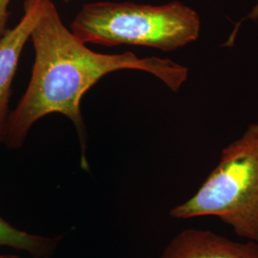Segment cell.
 <instances>
[{
	"label": "cell",
	"mask_w": 258,
	"mask_h": 258,
	"mask_svg": "<svg viewBox=\"0 0 258 258\" xmlns=\"http://www.w3.org/2000/svg\"><path fill=\"white\" fill-rule=\"evenodd\" d=\"M30 40L35 58L31 79L17 106L10 112L2 142L9 149L20 148L37 120L58 113L72 121L78 132L81 167L89 170L86 158L87 132L81 103L84 94L103 77L120 70H139L155 76L178 92L189 70L169 58H141L131 52L102 54L86 46L63 24L52 0H45Z\"/></svg>",
	"instance_id": "1"
},
{
	"label": "cell",
	"mask_w": 258,
	"mask_h": 258,
	"mask_svg": "<svg viewBox=\"0 0 258 258\" xmlns=\"http://www.w3.org/2000/svg\"><path fill=\"white\" fill-rule=\"evenodd\" d=\"M70 30L85 44L173 52L199 38L201 19L195 10L179 1L163 5L100 1L84 4Z\"/></svg>",
	"instance_id": "2"
},
{
	"label": "cell",
	"mask_w": 258,
	"mask_h": 258,
	"mask_svg": "<svg viewBox=\"0 0 258 258\" xmlns=\"http://www.w3.org/2000/svg\"><path fill=\"white\" fill-rule=\"evenodd\" d=\"M169 214L181 220L214 216L239 237L258 243V122L223 148L196 194Z\"/></svg>",
	"instance_id": "3"
},
{
	"label": "cell",
	"mask_w": 258,
	"mask_h": 258,
	"mask_svg": "<svg viewBox=\"0 0 258 258\" xmlns=\"http://www.w3.org/2000/svg\"><path fill=\"white\" fill-rule=\"evenodd\" d=\"M45 0H25L19 23L0 37V144L9 117L12 85L24 46L39 18Z\"/></svg>",
	"instance_id": "4"
},
{
	"label": "cell",
	"mask_w": 258,
	"mask_h": 258,
	"mask_svg": "<svg viewBox=\"0 0 258 258\" xmlns=\"http://www.w3.org/2000/svg\"><path fill=\"white\" fill-rule=\"evenodd\" d=\"M160 258H258V243L237 242L211 231L186 229L169 242Z\"/></svg>",
	"instance_id": "5"
},
{
	"label": "cell",
	"mask_w": 258,
	"mask_h": 258,
	"mask_svg": "<svg viewBox=\"0 0 258 258\" xmlns=\"http://www.w3.org/2000/svg\"><path fill=\"white\" fill-rule=\"evenodd\" d=\"M63 236H44L21 231L0 216V247L24 251L33 258H51Z\"/></svg>",
	"instance_id": "6"
},
{
	"label": "cell",
	"mask_w": 258,
	"mask_h": 258,
	"mask_svg": "<svg viewBox=\"0 0 258 258\" xmlns=\"http://www.w3.org/2000/svg\"><path fill=\"white\" fill-rule=\"evenodd\" d=\"M12 0H0V37L6 32L9 19V5Z\"/></svg>",
	"instance_id": "7"
},
{
	"label": "cell",
	"mask_w": 258,
	"mask_h": 258,
	"mask_svg": "<svg viewBox=\"0 0 258 258\" xmlns=\"http://www.w3.org/2000/svg\"><path fill=\"white\" fill-rule=\"evenodd\" d=\"M246 19H250V20H257L258 19V0H255L254 5L249 11L248 16L246 17Z\"/></svg>",
	"instance_id": "8"
},
{
	"label": "cell",
	"mask_w": 258,
	"mask_h": 258,
	"mask_svg": "<svg viewBox=\"0 0 258 258\" xmlns=\"http://www.w3.org/2000/svg\"><path fill=\"white\" fill-rule=\"evenodd\" d=\"M0 258H21L15 254H0Z\"/></svg>",
	"instance_id": "9"
},
{
	"label": "cell",
	"mask_w": 258,
	"mask_h": 258,
	"mask_svg": "<svg viewBox=\"0 0 258 258\" xmlns=\"http://www.w3.org/2000/svg\"><path fill=\"white\" fill-rule=\"evenodd\" d=\"M64 3H69L71 0H62Z\"/></svg>",
	"instance_id": "10"
}]
</instances>
